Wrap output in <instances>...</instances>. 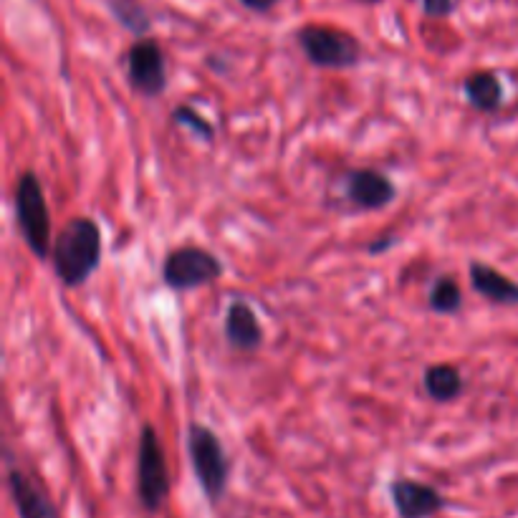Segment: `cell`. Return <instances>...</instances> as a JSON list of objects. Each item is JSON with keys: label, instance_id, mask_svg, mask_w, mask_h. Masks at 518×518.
Returning <instances> with one entry per match:
<instances>
[{"label": "cell", "instance_id": "obj_1", "mask_svg": "<svg viewBox=\"0 0 518 518\" xmlns=\"http://www.w3.org/2000/svg\"><path fill=\"white\" fill-rule=\"evenodd\" d=\"M102 228L97 220L76 215L61 228L59 238H54V251H51V263L66 289L84 286L102 266Z\"/></svg>", "mask_w": 518, "mask_h": 518}, {"label": "cell", "instance_id": "obj_2", "mask_svg": "<svg viewBox=\"0 0 518 518\" xmlns=\"http://www.w3.org/2000/svg\"><path fill=\"white\" fill-rule=\"evenodd\" d=\"M13 205H16L18 228L23 233L28 251L46 261L54 251V228H51V210L46 203V193L33 170L18 175L16 190H13Z\"/></svg>", "mask_w": 518, "mask_h": 518}, {"label": "cell", "instance_id": "obj_3", "mask_svg": "<svg viewBox=\"0 0 518 518\" xmlns=\"http://www.w3.org/2000/svg\"><path fill=\"white\" fill-rule=\"evenodd\" d=\"M187 455H190V465H193V473L205 498L213 506L223 501L230 481V460L223 440L208 425L190 422L187 425Z\"/></svg>", "mask_w": 518, "mask_h": 518}, {"label": "cell", "instance_id": "obj_4", "mask_svg": "<svg viewBox=\"0 0 518 518\" xmlns=\"http://www.w3.org/2000/svg\"><path fill=\"white\" fill-rule=\"evenodd\" d=\"M296 43L304 51L306 61L316 69L344 71L354 69L362 61V43L342 28L309 23L296 31Z\"/></svg>", "mask_w": 518, "mask_h": 518}, {"label": "cell", "instance_id": "obj_5", "mask_svg": "<svg viewBox=\"0 0 518 518\" xmlns=\"http://www.w3.org/2000/svg\"><path fill=\"white\" fill-rule=\"evenodd\" d=\"M172 491L167 455L155 425H142L137 443V498L147 513H157Z\"/></svg>", "mask_w": 518, "mask_h": 518}, {"label": "cell", "instance_id": "obj_6", "mask_svg": "<svg viewBox=\"0 0 518 518\" xmlns=\"http://www.w3.org/2000/svg\"><path fill=\"white\" fill-rule=\"evenodd\" d=\"M223 273V261L208 248L180 246L167 253L162 263V284L172 291H193L215 284Z\"/></svg>", "mask_w": 518, "mask_h": 518}, {"label": "cell", "instance_id": "obj_7", "mask_svg": "<svg viewBox=\"0 0 518 518\" xmlns=\"http://www.w3.org/2000/svg\"><path fill=\"white\" fill-rule=\"evenodd\" d=\"M127 71L134 89L147 99H157L167 89V59L155 38H137L127 51Z\"/></svg>", "mask_w": 518, "mask_h": 518}, {"label": "cell", "instance_id": "obj_8", "mask_svg": "<svg viewBox=\"0 0 518 518\" xmlns=\"http://www.w3.org/2000/svg\"><path fill=\"white\" fill-rule=\"evenodd\" d=\"M390 498L400 518H433L448 506L438 488L415 478H395L390 483Z\"/></svg>", "mask_w": 518, "mask_h": 518}, {"label": "cell", "instance_id": "obj_9", "mask_svg": "<svg viewBox=\"0 0 518 518\" xmlns=\"http://www.w3.org/2000/svg\"><path fill=\"white\" fill-rule=\"evenodd\" d=\"M344 190H347L349 203L357 205L359 210H382L397 198V185L392 177L372 167L349 170Z\"/></svg>", "mask_w": 518, "mask_h": 518}, {"label": "cell", "instance_id": "obj_10", "mask_svg": "<svg viewBox=\"0 0 518 518\" xmlns=\"http://www.w3.org/2000/svg\"><path fill=\"white\" fill-rule=\"evenodd\" d=\"M263 326L253 306L243 299L230 301L225 309V339L238 352H258L263 347Z\"/></svg>", "mask_w": 518, "mask_h": 518}, {"label": "cell", "instance_id": "obj_11", "mask_svg": "<svg viewBox=\"0 0 518 518\" xmlns=\"http://www.w3.org/2000/svg\"><path fill=\"white\" fill-rule=\"evenodd\" d=\"M8 491H11L18 518H61L54 501L18 465L8 468Z\"/></svg>", "mask_w": 518, "mask_h": 518}, {"label": "cell", "instance_id": "obj_12", "mask_svg": "<svg viewBox=\"0 0 518 518\" xmlns=\"http://www.w3.org/2000/svg\"><path fill=\"white\" fill-rule=\"evenodd\" d=\"M470 286L478 296L498 306H518V284L498 268L483 261H470L468 266Z\"/></svg>", "mask_w": 518, "mask_h": 518}, {"label": "cell", "instance_id": "obj_13", "mask_svg": "<svg viewBox=\"0 0 518 518\" xmlns=\"http://www.w3.org/2000/svg\"><path fill=\"white\" fill-rule=\"evenodd\" d=\"M463 94L476 112L493 114L503 107V84L496 71H473L465 76Z\"/></svg>", "mask_w": 518, "mask_h": 518}, {"label": "cell", "instance_id": "obj_14", "mask_svg": "<svg viewBox=\"0 0 518 518\" xmlns=\"http://www.w3.org/2000/svg\"><path fill=\"white\" fill-rule=\"evenodd\" d=\"M422 390L433 402H453L463 395L465 380L455 364H430L422 372Z\"/></svg>", "mask_w": 518, "mask_h": 518}, {"label": "cell", "instance_id": "obj_15", "mask_svg": "<svg viewBox=\"0 0 518 518\" xmlns=\"http://www.w3.org/2000/svg\"><path fill=\"white\" fill-rule=\"evenodd\" d=\"M428 306L435 314H458L463 309V289L453 276H438L428 291Z\"/></svg>", "mask_w": 518, "mask_h": 518}, {"label": "cell", "instance_id": "obj_16", "mask_svg": "<svg viewBox=\"0 0 518 518\" xmlns=\"http://www.w3.org/2000/svg\"><path fill=\"white\" fill-rule=\"evenodd\" d=\"M109 8H112L114 18H117L127 31H132L134 36L145 38L147 33H150L152 21L139 0H109Z\"/></svg>", "mask_w": 518, "mask_h": 518}, {"label": "cell", "instance_id": "obj_17", "mask_svg": "<svg viewBox=\"0 0 518 518\" xmlns=\"http://www.w3.org/2000/svg\"><path fill=\"white\" fill-rule=\"evenodd\" d=\"M172 122L190 129L195 137L205 139V142H215V127L198 112V109L190 107V104H177V107L172 109Z\"/></svg>", "mask_w": 518, "mask_h": 518}, {"label": "cell", "instance_id": "obj_18", "mask_svg": "<svg viewBox=\"0 0 518 518\" xmlns=\"http://www.w3.org/2000/svg\"><path fill=\"white\" fill-rule=\"evenodd\" d=\"M455 11V0H422V13L428 18H448Z\"/></svg>", "mask_w": 518, "mask_h": 518}, {"label": "cell", "instance_id": "obj_19", "mask_svg": "<svg viewBox=\"0 0 518 518\" xmlns=\"http://www.w3.org/2000/svg\"><path fill=\"white\" fill-rule=\"evenodd\" d=\"M397 241H400V238H397L395 233L380 235V238H377V241H372V243H369V246H367V253H369V256H380V253L390 251V248L395 246Z\"/></svg>", "mask_w": 518, "mask_h": 518}, {"label": "cell", "instance_id": "obj_20", "mask_svg": "<svg viewBox=\"0 0 518 518\" xmlns=\"http://www.w3.org/2000/svg\"><path fill=\"white\" fill-rule=\"evenodd\" d=\"M238 3L251 13H268L278 6V0H238Z\"/></svg>", "mask_w": 518, "mask_h": 518}, {"label": "cell", "instance_id": "obj_21", "mask_svg": "<svg viewBox=\"0 0 518 518\" xmlns=\"http://www.w3.org/2000/svg\"><path fill=\"white\" fill-rule=\"evenodd\" d=\"M364 3H380V0H364Z\"/></svg>", "mask_w": 518, "mask_h": 518}]
</instances>
